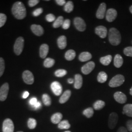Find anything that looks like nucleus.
<instances>
[{
    "instance_id": "23",
    "label": "nucleus",
    "mask_w": 132,
    "mask_h": 132,
    "mask_svg": "<svg viewBox=\"0 0 132 132\" xmlns=\"http://www.w3.org/2000/svg\"><path fill=\"white\" fill-rule=\"evenodd\" d=\"M92 58V54L89 52H82L79 56V60L80 61L85 62L89 61Z\"/></svg>"
},
{
    "instance_id": "49",
    "label": "nucleus",
    "mask_w": 132,
    "mask_h": 132,
    "mask_svg": "<svg viewBox=\"0 0 132 132\" xmlns=\"http://www.w3.org/2000/svg\"><path fill=\"white\" fill-rule=\"evenodd\" d=\"M29 93H28V91H26L24 93V94H23V98L24 99H26L27 98L28 96H29Z\"/></svg>"
},
{
    "instance_id": "13",
    "label": "nucleus",
    "mask_w": 132,
    "mask_h": 132,
    "mask_svg": "<svg viewBox=\"0 0 132 132\" xmlns=\"http://www.w3.org/2000/svg\"><path fill=\"white\" fill-rule=\"evenodd\" d=\"M117 15L118 13L116 10L113 9H109L107 11L106 18L109 22H112L116 19Z\"/></svg>"
},
{
    "instance_id": "44",
    "label": "nucleus",
    "mask_w": 132,
    "mask_h": 132,
    "mask_svg": "<svg viewBox=\"0 0 132 132\" xmlns=\"http://www.w3.org/2000/svg\"><path fill=\"white\" fill-rule=\"evenodd\" d=\"M126 126L128 131L132 132V120H128L126 123Z\"/></svg>"
},
{
    "instance_id": "12",
    "label": "nucleus",
    "mask_w": 132,
    "mask_h": 132,
    "mask_svg": "<svg viewBox=\"0 0 132 132\" xmlns=\"http://www.w3.org/2000/svg\"><path fill=\"white\" fill-rule=\"evenodd\" d=\"M114 98L117 102L120 104H124L127 101V96L121 92H117L113 95Z\"/></svg>"
},
{
    "instance_id": "1",
    "label": "nucleus",
    "mask_w": 132,
    "mask_h": 132,
    "mask_svg": "<svg viewBox=\"0 0 132 132\" xmlns=\"http://www.w3.org/2000/svg\"><path fill=\"white\" fill-rule=\"evenodd\" d=\"M11 11L15 18L17 19L22 20L26 17V8L21 2H15L12 6Z\"/></svg>"
},
{
    "instance_id": "3",
    "label": "nucleus",
    "mask_w": 132,
    "mask_h": 132,
    "mask_svg": "<svg viewBox=\"0 0 132 132\" xmlns=\"http://www.w3.org/2000/svg\"><path fill=\"white\" fill-rule=\"evenodd\" d=\"M125 81L124 76L121 75H118L114 76L109 82V85L110 87L116 88L122 85Z\"/></svg>"
},
{
    "instance_id": "11",
    "label": "nucleus",
    "mask_w": 132,
    "mask_h": 132,
    "mask_svg": "<svg viewBox=\"0 0 132 132\" xmlns=\"http://www.w3.org/2000/svg\"><path fill=\"white\" fill-rule=\"evenodd\" d=\"M95 67V63L94 62H89L81 68V71L85 75H89L94 70Z\"/></svg>"
},
{
    "instance_id": "5",
    "label": "nucleus",
    "mask_w": 132,
    "mask_h": 132,
    "mask_svg": "<svg viewBox=\"0 0 132 132\" xmlns=\"http://www.w3.org/2000/svg\"><path fill=\"white\" fill-rule=\"evenodd\" d=\"M14 124L11 119L10 118L5 119L3 124V132H14Z\"/></svg>"
},
{
    "instance_id": "45",
    "label": "nucleus",
    "mask_w": 132,
    "mask_h": 132,
    "mask_svg": "<svg viewBox=\"0 0 132 132\" xmlns=\"http://www.w3.org/2000/svg\"><path fill=\"white\" fill-rule=\"evenodd\" d=\"M37 102H38L37 99L36 97H32V98H31V99H30V100L29 101V103L31 106H34L35 104H36Z\"/></svg>"
},
{
    "instance_id": "42",
    "label": "nucleus",
    "mask_w": 132,
    "mask_h": 132,
    "mask_svg": "<svg viewBox=\"0 0 132 132\" xmlns=\"http://www.w3.org/2000/svg\"><path fill=\"white\" fill-rule=\"evenodd\" d=\"M43 12V10L42 8H38L37 9L34 10L33 11V15L35 17H37L42 14Z\"/></svg>"
},
{
    "instance_id": "32",
    "label": "nucleus",
    "mask_w": 132,
    "mask_h": 132,
    "mask_svg": "<svg viewBox=\"0 0 132 132\" xmlns=\"http://www.w3.org/2000/svg\"><path fill=\"white\" fill-rule=\"evenodd\" d=\"M74 5L73 4L71 1H69L67 3H66V4L64 6V10L66 12L70 13L72 12L73 10Z\"/></svg>"
},
{
    "instance_id": "10",
    "label": "nucleus",
    "mask_w": 132,
    "mask_h": 132,
    "mask_svg": "<svg viewBox=\"0 0 132 132\" xmlns=\"http://www.w3.org/2000/svg\"><path fill=\"white\" fill-rule=\"evenodd\" d=\"M51 87L52 92L55 95L59 96L61 94L62 92V87L59 82L57 81L53 82L51 84Z\"/></svg>"
},
{
    "instance_id": "34",
    "label": "nucleus",
    "mask_w": 132,
    "mask_h": 132,
    "mask_svg": "<svg viewBox=\"0 0 132 132\" xmlns=\"http://www.w3.org/2000/svg\"><path fill=\"white\" fill-rule=\"evenodd\" d=\"M94 113V109L92 108H88L85 109L83 112V114L87 118H91Z\"/></svg>"
},
{
    "instance_id": "21",
    "label": "nucleus",
    "mask_w": 132,
    "mask_h": 132,
    "mask_svg": "<svg viewBox=\"0 0 132 132\" xmlns=\"http://www.w3.org/2000/svg\"><path fill=\"white\" fill-rule=\"evenodd\" d=\"M63 118V115L60 113H56L52 115L51 117V121L52 123L56 124H59Z\"/></svg>"
},
{
    "instance_id": "27",
    "label": "nucleus",
    "mask_w": 132,
    "mask_h": 132,
    "mask_svg": "<svg viewBox=\"0 0 132 132\" xmlns=\"http://www.w3.org/2000/svg\"><path fill=\"white\" fill-rule=\"evenodd\" d=\"M123 112L126 116L132 118V104H128L125 105L123 107Z\"/></svg>"
},
{
    "instance_id": "29",
    "label": "nucleus",
    "mask_w": 132,
    "mask_h": 132,
    "mask_svg": "<svg viewBox=\"0 0 132 132\" xmlns=\"http://www.w3.org/2000/svg\"><path fill=\"white\" fill-rule=\"evenodd\" d=\"M64 18L63 16H59L57 18L53 24V27L54 28H58L62 26L64 22Z\"/></svg>"
},
{
    "instance_id": "20",
    "label": "nucleus",
    "mask_w": 132,
    "mask_h": 132,
    "mask_svg": "<svg viewBox=\"0 0 132 132\" xmlns=\"http://www.w3.org/2000/svg\"><path fill=\"white\" fill-rule=\"evenodd\" d=\"M57 45L60 49L63 50L66 48L67 43V38L64 35L60 36L57 39Z\"/></svg>"
},
{
    "instance_id": "54",
    "label": "nucleus",
    "mask_w": 132,
    "mask_h": 132,
    "mask_svg": "<svg viewBox=\"0 0 132 132\" xmlns=\"http://www.w3.org/2000/svg\"><path fill=\"white\" fill-rule=\"evenodd\" d=\"M22 132V131H19V132Z\"/></svg>"
},
{
    "instance_id": "9",
    "label": "nucleus",
    "mask_w": 132,
    "mask_h": 132,
    "mask_svg": "<svg viewBox=\"0 0 132 132\" xmlns=\"http://www.w3.org/2000/svg\"><path fill=\"white\" fill-rule=\"evenodd\" d=\"M9 90V85L5 83L0 88V101H4L7 98Z\"/></svg>"
},
{
    "instance_id": "17",
    "label": "nucleus",
    "mask_w": 132,
    "mask_h": 132,
    "mask_svg": "<svg viewBox=\"0 0 132 132\" xmlns=\"http://www.w3.org/2000/svg\"><path fill=\"white\" fill-rule=\"evenodd\" d=\"M49 47L47 44H43L40 47V56L43 59L45 58L48 53Z\"/></svg>"
},
{
    "instance_id": "38",
    "label": "nucleus",
    "mask_w": 132,
    "mask_h": 132,
    "mask_svg": "<svg viewBox=\"0 0 132 132\" xmlns=\"http://www.w3.org/2000/svg\"><path fill=\"white\" fill-rule=\"evenodd\" d=\"M7 17L6 15L4 13H0V28L5 25L6 22Z\"/></svg>"
},
{
    "instance_id": "15",
    "label": "nucleus",
    "mask_w": 132,
    "mask_h": 132,
    "mask_svg": "<svg viewBox=\"0 0 132 132\" xmlns=\"http://www.w3.org/2000/svg\"><path fill=\"white\" fill-rule=\"evenodd\" d=\"M95 33L101 38H105L107 34V29L103 26H100L96 27L95 29Z\"/></svg>"
},
{
    "instance_id": "46",
    "label": "nucleus",
    "mask_w": 132,
    "mask_h": 132,
    "mask_svg": "<svg viewBox=\"0 0 132 132\" xmlns=\"http://www.w3.org/2000/svg\"><path fill=\"white\" fill-rule=\"evenodd\" d=\"M32 108H33L34 110H37V109H40L41 107V103L40 102L38 101L34 106H32Z\"/></svg>"
},
{
    "instance_id": "47",
    "label": "nucleus",
    "mask_w": 132,
    "mask_h": 132,
    "mask_svg": "<svg viewBox=\"0 0 132 132\" xmlns=\"http://www.w3.org/2000/svg\"><path fill=\"white\" fill-rule=\"evenodd\" d=\"M55 2L58 5H61V6L65 5L66 4V1H65V0H56Z\"/></svg>"
},
{
    "instance_id": "40",
    "label": "nucleus",
    "mask_w": 132,
    "mask_h": 132,
    "mask_svg": "<svg viewBox=\"0 0 132 132\" xmlns=\"http://www.w3.org/2000/svg\"><path fill=\"white\" fill-rule=\"evenodd\" d=\"M70 20L69 19H66L64 21L63 24H62V28L64 29H68L70 27Z\"/></svg>"
},
{
    "instance_id": "31",
    "label": "nucleus",
    "mask_w": 132,
    "mask_h": 132,
    "mask_svg": "<svg viewBox=\"0 0 132 132\" xmlns=\"http://www.w3.org/2000/svg\"><path fill=\"white\" fill-rule=\"evenodd\" d=\"M55 64V60L51 58H47L45 59L44 62V66L46 68H50L52 67Z\"/></svg>"
},
{
    "instance_id": "36",
    "label": "nucleus",
    "mask_w": 132,
    "mask_h": 132,
    "mask_svg": "<svg viewBox=\"0 0 132 132\" xmlns=\"http://www.w3.org/2000/svg\"><path fill=\"white\" fill-rule=\"evenodd\" d=\"M67 73V71L64 70V69H59L55 71L54 74L55 76L58 77H61L66 76Z\"/></svg>"
},
{
    "instance_id": "7",
    "label": "nucleus",
    "mask_w": 132,
    "mask_h": 132,
    "mask_svg": "<svg viewBox=\"0 0 132 132\" xmlns=\"http://www.w3.org/2000/svg\"><path fill=\"white\" fill-rule=\"evenodd\" d=\"M118 116L116 113L113 112L109 116L108 126L110 129H113L116 127L118 122Z\"/></svg>"
},
{
    "instance_id": "6",
    "label": "nucleus",
    "mask_w": 132,
    "mask_h": 132,
    "mask_svg": "<svg viewBox=\"0 0 132 132\" xmlns=\"http://www.w3.org/2000/svg\"><path fill=\"white\" fill-rule=\"evenodd\" d=\"M22 77L24 83L28 85H32L34 81V78L32 73L28 70L24 71Z\"/></svg>"
},
{
    "instance_id": "14",
    "label": "nucleus",
    "mask_w": 132,
    "mask_h": 132,
    "mask_svg": "<svg viewBox=\"0 0 132 132\" xmlns=\"http://www.w3.org/2000/svg\"><path fill=\"white\" fill-rule=\"evenodd\" d=\"M106 11V5L105 3H103L99 5V7L97 10L96 16L97 18L99 19H103L105 17V15Z\"/></svg>"
},
{
    "instance_id": "48",
    "label": "nucleus",
    "mask_w": 132,
    "mask_h": 132,
    "mask_svg": "<svg viewBox=\"0 0 132 132\" xmlns=\"http://www.w3.org/2000/svg\"><path fill=\"white\" fill-rule=\"evenodd\" d=\"M117 132H128L127 129L124 127H120L118 130Z\"/></svg>"
},
{
    "instance_id": "18",
    "label": "nucleus",
    "mask_w": 132,
    "mask_h": 132,
    "mask_svg": "<svg viewBox=\"0 0 132 132\" xmlns=\"http://www.w3.org/2000/svg\"><path fill=\"white\" fill-rule=\"evenodd\" d=\"M83 84V78L79 74H77L75 77L74 87L76 89H80Z\"/></svg>"
},
{
    "instance_id": "52",
    "label": "nucleus",
    "mask_w": 132,
    "mask_h": 132,
    "mask_svg": "<svg viewBox=\"0 0 132 132\" xmlns=\"http://www.w3.org/2000/svg\"><path fill=\"white\" fill-rule=\"evenodd\" d=\"M130 94L131 95H132V88H131V89H130Z\"/></svg>"
},
{
    "instance_id": "22",
    "label": "nucleus",
    "mask_w": 132,
    "mask_h": 132,
    "mask_svg": "<svg viewBox=\"0 0 132 132\" xmlns=\"http://www.w3.org/2000/svg\"><path fill=\"white\" fill-rule=\"evenodd\" d=\"M123 63V59L122 56L119 54H117L114 58L113 64L116 68H120L122 66Z\"/></svg>"
},
{
    "instance_id": "51",
    "label": "nucleus",
    "mask_w": 132,
    "mask_h": 132,
    "mask_svg": "<svg viewBox=\"0 0 132 132\" xmlns=\"http://www.w3.org/2000/svg\"><path fill=\"white\" fill-rule=\"evenodd\" d=\"M130 11L131 12V13L132 14V5L131 6V7H130Z\"/></svg>"
},
{
    "instance_id": "16",
    "label": "nucleus",
    "mask_w": 132,
    "mask_h": 132,
    "mask_svg": "<svg viewBox=\"0 0 132 132\" xmlns=\"http://www.w3.org/2000/svg\"><path fill=\"white\" fill-rule=\"evenodd\" d=\"M31 29L35 35L38 36H42L44 32V29L40 25L35 24H33L31 26Z\"/></svg>"
},
{
    "instance_id": "43",
    "label": "nucleus",
    "mask_w": 132,
    "mask_h": 132,
    "mask_svg": "<svg viewBox=\"0 0 132 132\" xmlns=\"http://www.w3.org/2000/svg\"><path fill=\"white\" fill-rule=\"evenodd\" d=\"M39 2V0H29L28 1V5L30 7H33L37 5Z\"/></svg>"
},
{
    "instance_id": "30",
    "label": "nucleus",
    "mask_w": 132,
    "mask_h": 132,
    "mask_svg": "<svg viewBox=\"0 0 132 132\" xmlns=\"http://www.w3.org/2000/svg\"><path fill=\"white\" fill-rule=\"evenodd\" d=\"M105 105V103L104 101L102 100H97L94 104V108L95 110H100L103 108Z\"/></svg>"
},
{
    "instance_id": "19",
    "label": "nucleus",
    "mask_w": 132,
    "mask_h": 132,
    "mask_svg": "<svg viewBox=\"0 0 132 132\" xmlns=\"http://www.w3.org/2000/svg\"><path fill=\"white\" fill-rule=\"evenodd\" d=\"M71 92L70 90H66L59 99V103L61 104H64L68 101V100L70 98Z\"/></svg>"
},
{
    "instance_id": "24",
    "label": "nucleus",
    "mask_w": 132,
    "mask_h": 132,
    "mask_svg": "<svg viewBox=\"0 0 132 132\" xmlns=\"http://www.w3.org/2000/svg\"><path fill=\"white\" fill-rule=\"evenodd\" d=\"M76 56V52L73 50L68 51L65 53V57L68 61H71L75 59Z\"/></svg>"
},
{
    "instance_id": "25",
    "label": "nucleus",
    "mask_w": 132,
    "mask_h": 132,
    "mask_svg": "<svg viewBox=\"0 0 132 132\" xmlns=\"http://www.w3.org/2000/svg\"><path fill=\"white\" fill-rule=\"evenodd\" d=\"M112 56L111 55H108L106 56L102 57L100 59V63L104 66H108L112 61Z\"/></svg>"
},
{
    "instance_id": "37",
    "label": "nucleus",
    "mask_w": 132,
    "mask_h": 132,
    "mask_svg": "<svg viewBox=\"0 0 132 132\" xmlns=\"http://www.w3.org/2000/svg\"><path fill=\"white\" fill-rule=\"evenodd\" d=\"M5 69V60L3 58L0 57V77L4 74Z\"/></svg>"
},
{
    "instance_id": "53",
    "label": "nucleus",
    "mask_w": 132,
    "mask_h": 132,
    "mask_svg": "<svg viewBox=\"0 0 132 132\" xmlns=\"http://www.w3.org/2000/svg\"><path fill=\"white\" fill-rule=\"evenodd\" d=\"M71 132V131H66V132Z\"/></svg>"
},
{
    "instance_id": "8",
    "label": "nucleus",
    "mask_w": 132,
    "mask_h": 132,
    "mask_svg": "<svg viewBox=\"0 0 132 132\" xmlns=\"http://www.w3.org/2000/svg\"><path fill=\"white\" fill-rule=\"evenodd\" d=\"M74 24L76 28L79 31H84L86 28V24L84 20L80 17H76L74 19Z\"/></svg>"
},
{
    "instance_id": "2",
    "label": "nucleus",
    "mask_w": 132,
    "mask_h": 132,
    "mask_svg": "<svg viewBox=\"0 0 132 132\" xmlns=\"http://www.w3.org/2000/svg\"><path fill=\"white\" fill-rule=\"evenodd\" d=\"M108 36L109 42L112 45L118 46L121 42V34L117 28H111L109 31Z\"/></svg>"
},
{
    "instance_id": "39",
    "label": "nucleus",
    "mask_w": 132,
    "mask_h": 132,
    "mask_svg": "<svg viewBox=\"0 0 132 132\" xmlns=\"http://www.w3.org/2000/svg\"><path fill=\"white\" fill-rule=\"evenodd\" d=\"M124 53L127 56L132 57V47L125 48L124 50Z\"/></svg>"
},
{
    "instance_id": "33",
    "label": "nucleus",
    "mask_w": 132,
    "mask_h": 132,
    "mask_svg": "<svg viewBox=\"0 0 132 132\" xmlns=\"http://www.w3.org/2000/svg\"><path fill=\"white\" fill-rule=\"evenodd\" d=\"M43 102L45 105L49 106L52 104V100L50 96L46 94H43L42 95Z\"/></svg>"
},
{
    "instance_id": "28",
    "label": "nucleus",
    "mask_w": 132,
    "mask_h": 132,
    "mask_svg": "<svg viewBox=\"0 0 132 132\" xmlns=\"http://www.w3.org/2000/svg\"><path fill=\"white\" fill-rule=\"evenodd\" d=\"M58 127L60 129H69L71 127V125L68 120H64L61 121L58 125Z\"/></svg>"
},
{
    "instance_id": "26",
    "label": "nucleus",
    "mask_w": 132,
    "mask_h": 132,
    "mask_svg": "<svg viewBox=\"0 0 132 132\" xmlns=\"http://www.w3.org/2000/svg\"><path fill=\"white\" fill-rule=\"evenodd\" d=\"M108 76L106 72L104 71H101L97 76V81L99 83H103L107 80Z\"/></svg>"
},
{
    "instance_id": "41",
    "label": "nucleus",
    "mask_w": 132,
    "mask_h": 132,
    "mask_svg": "<svg viewBox=\"0 0 132 132\" xmlns=\"http://www.w3.org/2000/svg\"><path fill=\"white\" fill-rule=\"evenodd\" d=\"M46 19L48 22H52L55 21V16L52 14H48L46 15Z\"/></svg>"
},
{
    "instance_id": "50",
    "label": "nucleus",
    "mask_w": 132,
    "mask_h": 132,
    "mask_svg": "<svg viewBox=\"0 0 132 132\" xmlns=\"http://www.w3.org/2000/svg\"><path fill=\"white\" fill-rule=\"evenodd\" d=\"M68 82L69 84H72L74 82V80L72 78H69L68 79Z\"/></svg>"
},
{
    "instance_id": "35",
    "label": "nucleus",
    "mask_w": 132,
    "mask_h": 132,
    "mask_svg": "<svg viewBox=\"0 0 132 132\" xmlns=\"http://www.w3.org/2000/svg\"><path fill=\"white\" fill-rule=\"evenodd\" d=\"M37 125L36 120L32 118H30L28 119V127L30 129H33L36 127Z\"/></svg>"
},
{
    "instance_id": "4",
    "label": "nucleus",
    "mask_w": 132,
    "mask_h": 132,
    "mask_svg": "<svg viewBox=\"0 0 132 132\" xmlns=\"http://www.w3.org/2000/svg\"><path fill=\"white\" fill-rule=\"evenodd\" d=\"M24 47V39L22 37L17 38L14 45V53L17 55H20L23 51Z\"/></svg>"
}]
</instances>
